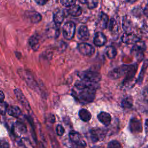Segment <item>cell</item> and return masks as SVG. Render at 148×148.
I'll return each instance as SVG.
<instances>
[{"label":"cell","instance_id":"obj_1","mask_svg":"<svg viewBox=\"0 0 148 148\" xmlns=\"http://www.w3.org/2000/svg\"><path fill=\"white\" fill-rule=\"evenodd\" d=\"M97 83L81 80L76 82L72 94L80 103L86 104L92 102L95 99Z\"/></svg>","mask_w":148,"mask_h":148},{"label":"cell","instance_id":"obj_2","mask_svg":"<svg viewBox=\"0 0 148 148\" xmlns=\"http://www.w3.org/2000/svg\"><path fill=\"white\" fill-rule=\"evenodd\" d=\"M135 65H122L111 71L109 73V77L112 79H116L125 75V78L124 80L123 85L129 87L133 82L137 69Z\"/></svg>","mask_w":148,"mask_h":148},{"label":"cell","instance_id":"obj_3","mask_svg":"<svg viewBox=\"0 0 148 148\" xmlns=\"http://www.w3.org/2000/svg\"><path fill=\"white\" fill-rule=\"evenodd\" d=\"M79 76L82 80L87 82L98 83L101 79V76L98 72L94 71H86L79 74Z\"/></svg>","mask_w":148,"mask_h":148},{"label":"cell","instance_id":"obj_4","mask_svg":"<svg viewBox=\"0 0 148 148\" xmlns=\"http://www.w3.org/2000/svg\"><path fill=\"white\" fill-rule=\"evenodd\" d=\"M76 26L73 22L68 21L65 23L62 28L63 36L66 40H71L74 36Z\"/></svg>","mask_w":148,"mask_h":148},{"label":"cell","instance_id":"obj_5","mask_svg":"<svg viewBox=\"0 0 148 148\" xmlns=\"http://www.w3.org/2000/svg\"><path fill=\"white\" fill-rule=\"evenodd\" d=\"M146 50V46L145 42L143 41H139L135 43L132 48V53L134 54L139 60H141L143 57V53Z\"/></svg>","mask_w":148,"mask_h":148},{"label":"cell","instance_id":"obj_6","mask_svg":"<svg viewBox=\"0 0 148 148\" xmlns=\"http://www.w3.org/2000/svg\"><path fill=\"white\" fill-rule=\"evenodd\" d=\"M69 138L72 143L78 145L79 147H84L86 145L85 141L82 139L80 135L77 132L74 131H71L69 134Z\"/></svg>","mask_w":148,"mask_h":148},{"label":"cell","instance_id":"obj_7","mask_svg":"<svg viewBox=\"0 0 148 148\" xmlns=\"http://www.w3.org/2000/svg\"><path fill=\"white\" fill-rule=\"evenodd\" d=\"M79 52L84 56H91L95 52V48L91 45L87 43H82L78 45Z\"/></svg>","mask_w":148,"mask_h":148},{"label":"cell","instance_id":"obj_8","mask_svg":"<svg viewBox=\"0 0 148 148\" xmlns=\"http://www.w3.org/2000/svg\"><path fill=\"white\" fill-rule=\"evenodd\" d=\"M129 128L130 131L132 134H139L142 131V122L136 118H132L130 121Z\"/></svg>","mask_w":148,"mask_h":148},{"label":"cell","instance_id":"obj_9","mask_svg":"<svg viewBox=\"0 0 148 148\" xmlns=\"http://www.w3.org/2000/svg\"><path fill=\"white\" fill-rule=\"evenodd\" d=\"M121 40L127 45H135L140 40L136 35L131 32H125L121 36Z\"/></svg>","mask_w":148,"mask_h":148},{"label":"cell","instance_id":"obj_10","mask_svg":"<svg viewBox=\"0 0 148 148\" xmlns=\"http://www.w3.org/2000/svg\"><path fill=\"white\" fill-rule=\"evenodd\" d=\"M14 92L19 102L27 110L30 109L29 103L22 91L18 88H16L14 90Z\"/></svg>","mask_w":148,"mask_h":148},{"label":"cell","instance_id":"obj_11","mask_svg":"<svg viewBox=\"0 0 148 148\" xmlns=\"http://www.w3.org/2000/svg\"><path fill=\"white\" fill-rule=\"evenodd\" d=\"M90 135L92 142H97L103 139L105 136V132L102 129H92L91 130Z\"/></svg>","mask_w":148,"mask_h":148},{"label":"cell","instance_id":"obj_12","mask_svg":"<svg viewBox=\"0 0 148 148\" xmlns=\"http://www.w3.org/2000/svg\"><path fill=\"white\" fill-rule=\"evenodd\" d=\"M19 74L20 75V76L22 77L23 76V79L25 80L26 83H27V84L31 87L32 88V87L34 88V87H35V82L33 76H32L31 75L30 73H29L28 72L24 71V70H22V71H19Z\"/></svg>","mask_w":148,"mask_h":148},{"label":"cell","instance_id":"obj_13","mask_svg":"<svg viewBox=\"0 0 148 148\" xmlns=\"http://www.w3.org/2000/svg\"><path fill=\"white\" fill-rule=\"evenodd\" d=\"M14 134L18 136L24 135L27 133V130L26 126L21 122H16L13 127Z\"/></svg>","mask_w":148,"mask_h":148},{"label":"cell","instance_id":"obj_14","mask_svg":"<svg viewBox=\"0 0 148 148\" xmlns=\"http://www.w3.org/2000/svg\"><path fill=\"white\" fill-rule=\"evenodd\" d=\"M97 118L98 120L105 125H109L112 120L110 114L106 112H101L99 113L97 116Z\"/></svg>","mask_w":148,"mask_h":148},{"label":"cell","instance_id":"obj_15","mask_svg":"<svg viewBox=\"0 0 148 148\" xmlns=\"http://www.w3.org/2000/svg\"><path fill=\"white\" fill-rule=\"evenodd\" d=\"M106 38L105 35L101 32H98L96 33L94 38V43L97 46H103L106 42Z\"/></svg>","mask_w":148,"mask_h":148},{"label":"cell","instance_id":"obj_16","mask_svg":"<svg viewBox=\"0 0 148 148\" xmlns=\"http://www.w3.org/2000/svg\"><path fill=\"white\" fill-rule=\"evenodd\" d=\"M78 38L80 40L86 41L88 39L90 36L89 31L85 25H81L78 29Z\"/></svg>","mask_w":148,"mask_h":148},{"label":"cell","instance_id":"obj_17","mask_svg":"<svg viewBox=\"0 0 148 148\" xmlns=\"http://www.w3.org/2000/svg\"><path fill=\"white\" fill-rule=\"evenodd\" d=\"M64 18H65V14L62 10H60V9L57 10L54 13L53 21H54V23L56 25L59 26L64 21Z\"/></svg>","mask_w":148,"mask_h":148},{"label":"cell","instance_id":"obj_18","mask_svg":"<svg viewBox=\"0 0 148 148\" xmlns=\"http://www.w3.org/2000/svg\"><path fill=\"white\" fill-rule=\"evenodd\" d=\"M67 12L71 16L77 17L82 14V10L80 6L77 5H73L70 7H68L67 9Z\"/></svg>","mask_w":148,"mask_h":148},{"label":"cell","instance_id":"obj_19","mask_svg":"<svg viewBox=\"0 0 148 148\" xmlns=\"http://www.w3.org/2000/svg\"><path fill=\"white\" fill-rule=\"evenodd\" d=\"M108 22V16L105 13L101 12L99 16V18L98 20V23H97L98 26L100 28L104 29L106 27Z\"/></svg>","mask_w":148,"mask_h":148},{"label":"cell","instance_id":"obj_20","mask_svg":"<svg viewBox=\"0 0 148 148\" xmlns=\"http://www.w3.org/2000/svg\"><path fill=\"white\" fill-rule=\"evenodd\" d=\"M28 43L31 47L34 50H37L40 46L39 38L38 36L36 35H34L31 36L28 40Z\"/></svg>","mask_w":148,"mask_h":148},{"label":"cell","instance_id":"obj_21","mask_svg":"<svg viewBox=\"0 0 148 148\" xmlns=\"http://www.w3.org/2000/svg\"><path fill=\"white\" fill-rule=\"evenodd\" d=\"M58 27L54 24V26H51L47 29V35L49 38H56L60 34Z\"/></svg>","mask_w":148,"mask_h":148},{"label":"cell","instance_id":"obj_22","mask_svg":"<svg viewBox=\"0 0 148 148\" xmlns=\"http://www.w3.org/2000/svg\"><path fill=\"white\" fill-rule=\"evenodd\" d=\"M27 17L29 19L30 21L33 23H37L42 19L41 15L37 12H29L27 13Z\"/></svg>","mask_w":148,"mask_h":148},{"label":"cell","instance_id":"obj_23","mask_svg":"<svg viewBox=\"0 0 148 148\" xmlns=\"http://www.w3.org/2000/svg\"><path fill=\"white\" fill-rule=\"evenodd\" d=\"M7 113L12 117H18L21 114V111L18 106H11L8 107L7 110Z\"/></svg>","mask_w":148,"mask_h":148},{"label":"cell","instance_id":"obj_24","mask_svg":"<svg viewBox=\"0 0 148 148\" xmlns=\"http://www.w3.org/2000/svg\"><path fill=\"white\" fill-rule=\"evenodd\" d=\"M78 114H79V116L80 119L84 122L88 121L89 120H90V119L91 118V114L90 112L86 109H80L79 110Z\"/></svg>","mask_w":148,"mask_h":148},{"label":"cell","instance_id":"obj_25","mask_svg":"<svg viewBox=\"0 0 148 148\" xmlns=\"http://www.w3.org/2000/svg\"><path fill=\"white\" fill-rule=\"evenodd\" d=\"M121 106L124 109H129L132 106V99L131 97H126L121 101Z\"/></svg>","mask_w":148,"mask_h":148},{"label":"cell","instance_id":"obj_26","mask_svg":"<svg viewBox=\"0 0 148 148\" xmlns=\"http://www.w3.org/2000/svg\"><path fill=\"white\" fill-rule=\"evenodd\" d=\"M105 53L109 58L113 59L117 55V50L114 47L109 46L106 48Z\"/></svg>","mask_w":148,"mask_h":148},{"label":"cell","instance_id":"obj_27","mask_svg":"<svg viewBox=\"0 0 148 148\" xmlns=\"http://www.w3.org/2000/svg\"><path fill=\"white\" fill-rule=\"evenodd\" d=\"M148 66V60H146V61H145V62H143L142 66V69L140 70V73L139 75L138 78V82L140 84L142 82V80L143 79L144 77V75H145V73L146 72V70L147 69Z\"/></svg>","mask_w":148,"mask_h":148},{"label":"cell","instance_id":"obj_28","mask_svg":"<svg viewBox=\"0 0 148 148\" xmlns=\"http://www.w3.org/2000/svg\"><path fill=\"white\" fill-rule=\"evenodd\" d=\"M122 27L124 30L126 31V32H130V30L131 29L132 27V23L131 20L127 17H124L123 20V23H122Z\"/></svg>","mask_w":148,"mask_h":148},{"label":"cell","instance_id":"obj_29","mask_svg":"<svg viewBox=\"0 0 148 148\" xmlns=\"http://www.w3.org/2000/svg\"><path fill=\"white\" fill-rule=\"evenodd\" d=\"M109 28L110 31L113 34H116L118 32V29H119V26L118 24L116 22V20L114 19L113 18H111L109 22Z\"/></svg>","mask_w":148,"mask_h":148},{"label":"cell","instance_id":"obj_30","mask_svg":"<svg viewBox=\"0 0 148 148\" xmlns=\"http://www.w3.org/2000/svg\"><path fill=\"white\" fill-rule=\"evenodd\" d=\"M85 3L89 9H94L98 5V0H85Z\"/></svg>","mask_w":148,"mask_h":148},{"label":"cell","instance_id":"obj_31","mask_svg":"<svg viewBox=\"0 0 148 148\" xmlns=\"http://www.w3.org/2000/svg\"><path fill=\"white\" fill-rule=\"evenodd\" d=\"M107 148H121V146L117 140H113L108 143Z\"/></svg>","mask_w":148,"mask_h":148},{"label":"cell","instance_id":"obj_32","mask_svg":"<svg viewBox=\"0 0 148 148\" xmlns=\"http://www.w3.org/2000/svg\"><path fill=\"white\" fill-rule=\"evenodd\" d=\"M77 0H60L61 4L66 7H70L73 5H75V2Z\"/></svg>","mask_w":148,"mask_h":148},{"label":"cell","instance_id":"obj_33","mask_svg":"<svg viewBox=\"0 0 148 148\" xmlns=\"http://www.w3.org/2000/svg\"><path fill=\"white\" fill-rule=\"evenodd\" d=\"M8 108V105L5 102H3L1 103L0 110L2 115H4L6 113V112H7Z\"/></svg>","mask_w":148,"mask_h":148},{"label":"cell","instance_id":"obj_34","mask_svg":"<svg viewBox=\"0 0 148 148\" xmlns=\"http://www.w3.org/2000/svg\"><path fill=\"white\" fill-rule=\"evenodd\" d=\"M56 133L58 136H62L63 135V134L65 132V130L64 128V127L60 125V124H58L56 127Z\"/></svg>","mask_w":148,"mask_h":148},{"label":"cell","instance_id":"obj_35","mask_svg":"<svg viewBox=\"0 0 148 148\" xmlns=\"http://www.w3.org/2000/svg\"><path fill=\"white\" fill-rule=\"evenodd\" d=\"M142 96L143 98V101L145 103H146L148 104V89L145 88L143 92H142Z\"/></svg>","mask_w":148,"mask_h":148},{"label":"cell","instance_id":"obj_36","mask_svg":"<svg viewBox=\"0 0 148 148\" xmlns=\"http://www.w3.org/2000/svg\"><path fill=\"white\" fill-rule=\"evenodd\" d=\"M1 148H9V143L5 140H1Z\"/></svg>","mask_w":148,"mask_h":148},{"label":"cell","instance_id":"obj_37","mask_svg":"<svg viewBox=\"0 0 148 148\" xmlns=\"http://www.w3.org/2000/svg\"><path fill=\"white\" fill-rule=\"evenodd\" d=\"M35 1L39 5H44L49 1V0H35Z\"/></svg>","mask_w":148,"mask_h":148},{"label":"cell","instance_id":"obj_38","mask_svg":"<svg viewBox=\"0 0 148 148\" xmlns=\"http://www.w3.org/2000/svg\"><path fill=\"white\" fill-rule=\"evenodd\" d=\"M143 13L146 17H148V3L145 6L143 9Z\"/></svg>","mask_w":148,"mask_h":148},{"label":"cell","instance_id":"obj_39","mask_svg":"<svg viewBox=\"0 0 148 148\" xmlns=\"http://www.w3.org/2000/svg\"><path fill=\"white\" fill-rule=\"evenodd\" d=\"M4 98H5V95H4V94H3V91L1 90V92H0V101H1V103L3 102V99H4Z\"/></svg>","mask_w":148,"mask_h":148},{"label":"cell","instance_id":"obj_40","mask_svg":"<svg viewBox=\"0 0 148 148\" xmlns=\"http://www.w3.org/2000/svg\"><path fill=\"white\" fill-rule=\"evenodd\" d=\"M145 132L148 135V119L145 121Z\"/></svg>","mask_w":148,"mask_h":148},{"label":"cell","instance_id":"obj_41","mask_svg":"<svg viewBox=\"0 0 148 148\" xmlns=\"http://www.w3.org/2000/svg\"><path fill=\"white\" fill-rule=\"evenodd\" d=\"M143 28H144V30L148 33V24H145L144 26H143Z\"/></svg>","mask_w":148,"mask_h":148},{"label":"cell","instance_id":"obj_42","mask_svg":"<svg viewBox=\"0 0 148 148\" xmlns=\"http://www.w3.org/2000/svg\"><path fill=\"white\" fill-rule=\"evenodd\" d=\"M137 1V0H126L127 2H130V3H134V2H135V1Z\"/></svg>","mask_w":148,"mask_h":148},{"label":"cell","instance_id":"obj_43","mask_svg":"<svg viewBox=\"0 0 148 148\" xmlns=\"http://www.w3.org/2000/svg\"><path fill=\"white\" fill-rule=\"evenodd\" d=\"M92 148H103V147L101 146H95V147H93Z\"/></svg>","mask_w":148,"mask_h":148},{"label":"cell","instance_id":"obj_44","mask_svg":"<svg viewBox=\"0 0 148 148\" xmlns=\"http://www.w3.org/2000/svg\"><path fill=\"white\" fill-rule=\"evenodd\" d=\"M144 148H148V147H144Z\"/></svg>","mask_w":148,"mask_h":148}]
</instances>
